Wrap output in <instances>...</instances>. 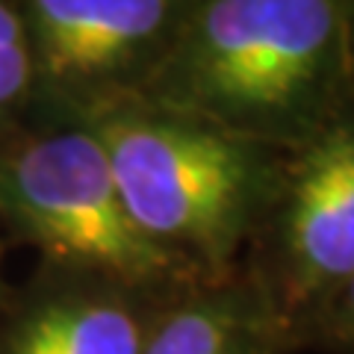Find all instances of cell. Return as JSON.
<instances>
[{"label": "cell", "instance_id": "9c48e42d", "mask_svg": "<svg viewBox=\"0 0 354 354\" xmlns=\"http://www.w3.org/2000/svg\"><path fill=\"white\" fill-rule=\"evenodd\" d=\"M295 348L354 354V278L295 325Z\"/></svg>", "mask_w": 354, "mask_h": 354}, {"label": "cell", "instance_id": "ba28073f", "mask_svg": "<svg viewBox=\"0 0 354 354\" xmlns=\"http://www.w3.org/2000/svg\"><path fill=\"white\" fill-rule=\"evenodd\" d=\"M36 113V65L18 0H0V130Z\"/></svg>", "mask_w": 354, "mask_h": 354}, {"label": "cell", "instance_id": "52a82bcc", "mask_svg": "<svg viewBox=\"0 0 354 354\" xmlns=\"http://www.w3.org/2000/svg\"><path fill=\"white\" fill-rule=\"evenodd\" d=\"M295 330L257 278H192L165 298L142 354H295Z\"/></svg>", "mask_w": 354, "mask_h": 354}, {"label": "cell", "instance_id": "30bf717a", "mask_svg": "<svg viewBox=\"0 0 354 354\" xmlns=\"http://www.w3.org/2000/svg\"><path fill=\"white\" fill-rule=\"evenodd\" d=\"M348 88L354 104V6H351V27H348Z\"/></svg>", "mask_w": 354, "mask_h": 354}, {"label": "cell", "instance_id": "3957f363", "mask_svg": "<svg viewBox=\"0 0 354 354\" xmlns=\"http://www.w3.org/2000/svg\"><path fill=\"white\" fill-rule=\"evenodd\" d=\"M0 227L50 269L145 290L201 278L136 227L92 124L30 118L0 130Z\"/></svg>", "mask_w": 354, "mask_h": 354}, {"label": "cell", "instance_id": "8992f818", "mask_svg": "<svg viewBox=\"0 0 354 354\" xmlns=\"http://www.w3.org/2000/svg\"><path fill=\"white\" fill-rule=\"evenodd\" d=\"M174 290L39 266L0 313V354H142Z\"/></svg>", "mask_w": 354, "mask_h": 354}, {"label": "cell", "instance_id": "277c9868", "mask_svg": "<svg viewBox=\"0 0 354 354\" xmlns=\"http://www.w3.org/2000/svg\"><path fill=\"white\" fill-rule=\"evenodd\" d=\"M41 121L95 124L148 95L189 0H18Z\"/></svg>", "mask_w": 354, "mask_h": 354}, {"label": "cell", "instance_id": "5b68a950", "mask_svg": "<svg viewBox=\"0 0 354 354\" xmlns=\"http://www.w3.org/2000/svg\"><path fill=\"white\" fill-rule=\"evenodd\" d=\"M242 266L292 330L354 278V104L286 151L278 198Z\"/></svg>", "mask_w": 354, "mask_h": 354}, {"label": "cell", "instance_id": "7a4b0ae2", "mask_svg": "<svg viewBox=\"0 0 354 354\" xmlns=\"http://www.w3.org/2000/svg\"><path fill=\"white\" fill-rule=\"evenodd\" d=\"M92 127L130 218L153 245L201 278L239 269L278 198L286 151L151 101Z\"/></svg>", "mask_w": 354, "mask_h": 354}, {"label": "cell", "instance_id": "6da1fadb", "mask_svg": "<svg viewBox=\"0 0 354 354\" xmlns=\"http://www.w3.org/2000/svg\"><path fill=\"white\" fill-rule=\"evenodd\" d=\"M354 0H189L142 101L290 151L351 104Z\"/></svg>", "mask_w": 354, "mask_h": 354}, {"label": "cell", "instance_id": "8fae6325", "mask_svg": "<svg viewBox=\"0 0 354 354\" xmlns=\"http://www.w3.org/2000/svg\"><path fill=\"white\" fill-rule=\"evenodd\" d=\"M9 295H12V283H9L6 274H3V242H0V313H3Z\"/></svg>", "mask_w": 354, "mask_h": 354}]
</instances>
